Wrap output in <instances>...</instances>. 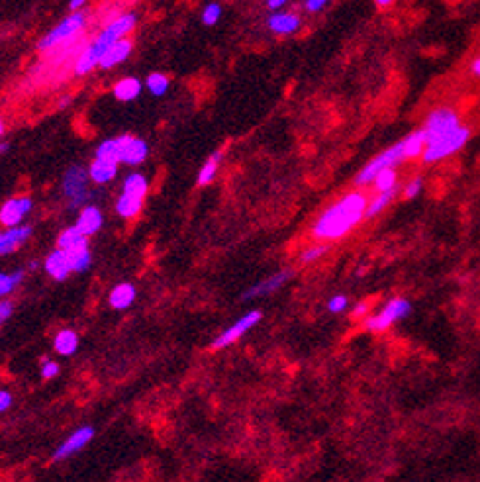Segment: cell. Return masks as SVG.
I'll return each mask as SVG.
<instances>
[{
	"mask_svg": "<svg viewBox=\"0 0 480 482\" xmlns=\"http://www.w3.org/2000/svg\"><path fill=\"white\" fill-rule=\"evenodd\" d=\"M131 49H134L131 39L128 38L118 39V41H114V44L104 51V55H102V59H100L99 63V67L100 69H112V67L120 65V63H124L128 57H130Z\"/></svg>",
	"mask_w": 480,
	"mask_h": 482,
	"instance_id": "18",
	"label": "cell"
},
{
	"mask_svg": "<svg viewBox=\"0 0 480 482\" xmlns=\"http://www.w3.org/2000/svg\"><path fill=\"white\" fill-rule=\"evenodd\" d=\"M81 245H89V238H86L76 226L65 228V230L57 236V247L63 249V251L75 249V247H81Z\"/></svg>",
	"mask_w": 480,
	"mask_h": 482,
	"instance_id": "28",
	"label": "cell"
},
{
	"mask_svg": "<svg viewBox=\"0 0 480 482\" xmlns=\"http://www.w3.org/2000/svg\"><path fill=\"white\" fill-rule=\"evenodd\" d=\"M369 196L363 191H349L341 199L331 202L312 224V238L316 241H339L365 220Z\"/></svg>",
	"mask_w": 480,
	"mask_h": 482,
	"instance_id": "1",
	"label": "cell"
},
{
	"mask_svg": "<svg viewBox=\"0 0 480 482\" xmlns=\"http://www.w3.org/2000/svg\"><path fill=\"white\" fill-rule=\"evenodd\" d=\"M411 314V302L406 298H392L390 302L384 304L379 314L366 316L363 320V326H365L366 331L371 333H384L389 331L396 321L406 320L408 316Z\"/></svg>",
	"mask_w": 480,
	"mask_h": 482,
	"instance_id": "7",
	"label": "cell"
},
{
	"mask_svg": "<svg viewBox=\"0 0 480 482\" xmlns=\"http://www.w3.org/2000/svg\"><path fill=\"white\" fill-rule=\"evenodd\" d=\"M118 167L120 163L116 159H110V157H96L89 165V176L94 184H108L112 183L118 175Z\"/></svg>",
	"mask_w": 480,
	"mask_h": 482,
	"instance_id": "17",
	"label": "cell"
},
{
	"mask_svg": "<svg viewBox=\"0 0 480 482\" xmlns=\"http://www.w3.org/2000/svg\"><path fill=\"white\" fill-rule=\"evenodd\" d=\"M59 363L54 359H44L41 361V367H39V373H41V378H46V381H51L55 376L59 375Z\"/></svg>",
	"mask_w": 480,
	"mask_h": 482,
	"instance_id": "36",
	"label": "cell"
},
{
	"mask_svg": "<svg viewBox=\"0 0 480 482\" xmlns=\"http://www.w3.org/2000/svg\"><path fill=\"white\" fill-rule=\"evenodd\" d=\"M86 20H89V14L84 10L71 12L67 18H63L61 22L55 26L54 30H49L44 38L39 39L38 49L41 54H47V51H51L55 47L73 41V39L81 36V31L86 26Z\"/></svg>",
	"mask_w": 480,
	"mask_h": 482,
	"instance_id": "4",
	"label": "cell"
},
{
	"mask_svg": "<svg viewBox=\"0 0 480 482\" xmlns=\"http://www.w3.org/2000/svg\"><path fill=\"white\" fill-rule=\"evenodd\" d=\"M34 208V200L30 196H12L0 206V224L4 228L22 226L24 218L30 214Z\"/></svg>",
	"mask_w": 480,
	"mask_h": 482,
	"instance_id": "11",
	"label": "cell"
},
{
	"mask_svg": "<svg viewBox=\"0 0 480 482\" xmlns=\"http://www.w3.org/2000/svg\"><path fill=\"white\" fill-rule=\"evenodd\" d=\"M421 189H424V179L421 176H414L410 183L404 186V199H416V196H419Z\"/></svg>",
	"mask_w": 480,
	"mask_h": 482,
	"instance_id": "37",
	"label": "cell"
},
{
	"mask_svg": "<svg viewBox=\"0 0 480 482\" xmlns=\"http://www.w3.org/2000/svg\"><path fill=\"white\" fill-rule=\"evenodd\" d=\"M396 196H398V186L396 189H392V191L376 192L373 199L369 200V204H366L365 220H373V218H376L379 214H382V212L394 202Z\"/></svg>",
	"mask_w": 480,
	"mask_h": 482,
	"instance_id": "23",
	"label": "cell"
},
{
	"mask_svg": "<svg viewBox=\"0 0 480 482\" xmlns=\"http://www.w3.org/2000/svg\"><path fill=\"white\" fill-rule=\"evenodd\" d=\"M4 136V122H2V118H0V138Z\"/></svg>",
	"mask_w": 480,
	"mask_h": 482,
	"instance_id": "48",
	"label": "cell"
},
{
	"mask_svg": "<svg viewBox=\"0 0 480 482\" xmlns=\"http://www.w3.org/2000/svg\"><path fill=\"white\" fill-rule=\"evenodd\" d=\"M12 402H14V396H12L6 388H0V413L10 410V408H12Z\"/></svg>",
	"mask_w": 480,
	"mask_h": 482,
	"instance_id": "41",
	"label": "cell"
},
{
	"mask_svg": "<svg viewBox=\"0 0 480 482\" xmlns=\"http://www.w3.org/2000/svg\"><path fill=\"white\" fill-rule=\"evenodd\" d=\"M96 157H110L116 159L120 165H130V167H137L141 165L147 155H149V146L147 141L130 134H122V136H116V138L104 139L96 151Z\"/></svg>",
	"mask_w": 480,
	"mask_h": 482,
	"instance_id": "3",
	"label": "cell"
},
{
	"mask_svg": "<svg viewBox=\"0 0 480 482\" xmlns=\"http://www.w3.org/2000/svg\"><path fill=\"white\" fill-rule=\"evenodd\" d=\"M89 171H84L81 165H73L65 171L61 183V191L65 194V199L69 200V206L71 208H81L84 206V202L91 199V192L86 189L89 184Z\"/></svg>",
	"mask_w": 480,
	"mask_h": 482,
	"instance_id": "9",
	"label": "cell"
},
{
	"mask_svg": "<svg viewBox=\"0 0 480 482\" xmlns=\"http://www.w3.org/2000/svg\"><path fill=\"white\" fill-rule=\"evenodd\" d=\"M34 268H38V263H36V261H34V263H30V265H28V271H34Z\"/></svg>",
	"mask_w": 480,
	"mask_h": 482,
	"instance_id": "49",
	"label": "cell"
},
{
	"mask_svg": "<svg viewBox=\"0 0 480 482\" xmlns=\"http://www.w3.org/2000/svg\"><path fill=\"white\" fill-rule=\"evenodd\" d=\"M67 257L73 273H84L92 265V251L89 245H81V247H75V249H69Z\"/></svg>",
	"mask_w": 480,
	"mask_h": 482,
	"instance_id": "27",
	"label": "cell"
},
{
	"mask_svg": "<svg viewBox=\"0 0 480 482\" xmlns=\"http://www.w3.org/2000/svg\"><path fill=\"white\" fill-rule=\"evenodd\" d=\"M329 247L326 241H318V243L310 245V247H306L304 251L300 253V263L302 265H310V263H316V261H320L321 257H326L329 253Z\"/></svg>",
	"mask_w": 480,
	"mask_h": 482,
	"instance_id": "32",
	"label": "cell"
},
{
	"mask_svg": "<svg viewBox=\"0 0 480 482\" xmlns=\"http://www.w3.org/2000/svg\"><path fill=\"white\" fill-rule=\"evenodd\" d=\"M137 291L136 286L131 283H120L116 284L114 288L110 291V296H108V304L114 310H128V308L136 302Z\"/></svg>",
	"mask_w": 480,
	"mask_h": 482,
	"instance_id": "20",
	"label": "cell"
},
{
	"mask_svg": "<svg viewBox=\"0 0 480 482\" xmlns=\"http://www.w3.org/2000/svg\"><path fill=\"white\" fill-rule=\"evenodd\" d=\"M24 276H26V268H18L12 273L0 271V300L6 298L10 292H14L16 286L24 281Z\"/></svg>",
	"mask_w": 480,
	"mask_h": 482,
	"instance_id": "30",
	"label": "cell"
},
{
	"mask_svg": "<svg viewBox=\"0 0 480 482\" xmlns=\"http://www.w3.org/2000/svg\"><path fill=\"white\" fill-rule=\"evenodd\" d=\"M373 186L376 192H384V191H392V189H396L398 186L396 169H384V171H381L379 175L374 176Z\"/></svg>",
	"mask_w": 480,
	"mask_h": 482,
	"instance_id": "31",
	"label": "cell"
},
{
	"mask_svg": "<svg viewBox=\"0 0 480 482\" xmlns=\"http://www.w3.org/2000/svg\"><path fill=\"white\" fill-rule=\"evenodd\" d=\"M137 26V16L134 12H126V14H118L112 20H108V24L102 28V30L94 36V39H91L84 49L81 51V55L76 57L75 67H73V73L76 77H84L92 71L99 67L102 55L106 51L108 47L112 46L118 39L126 38L128 34L136 30Z\"/></svg>",
	"mask_w": 480,
	"mask_h": 482,
	"instance_id": "2",
	"label": "cell"
},
{
	"mask_svg": "<svg viewBox=\"0 0 480 482\" xmlns=\"http://www.w3.org/2000/svg\"><path fill=\"white\" fill-rule=\"evenodd\" d=\"M86 2H89V0H71V2H69V10H71V12H79V10H83V8L86 6Z\"/></svg>",
	"mask_w": 480,
	"mask_h": 482,
	"instance_id": "42",
	"label": "cell"
},
{
	"mask_svg": "<svg viewBox=\"0 0 480 482\" xmlns=\"http://www.w3.org/2000/svg\"><path fill=\"white\" fill-rule=\"evenodd\" d=\"M371 302L369 300H365V302H359L357 306L351 310V318L353 320H365L366 316H369V312H371Z\"/></svg>",
	"mask_w": 480,
	"mask_h": 482,
	"instance_id": "38",
	"label": "cell"
},
{
	"mask_svg": "<svg viewBox=\"0 0 480 482\" xmlns=\"http://www.w3.org/2000/svg\"><path fill=\"white\" fill-rule=\"evenodd\" d=\"M426 147H427V141L421 130L411 131V134H408V136L402 139V149H404L406 161L418 159V157H421L424 151H426Z\"/></svg>",
	"mask_w": 480,
	"mask_h": 482,
	"instance_id": "24",
	"label": "cell"
},
{
	"mask_svg": "<svg viewBox=\"0 0 480 482\" xmlns=\"http://www.w3.org/2000/svg\"><path fill=\"white\" fill-rule=\"evenodd\" d=\"M329 0H304V10L310 14H318L324 8L328 6Z\"/></svg>",
	"mask_w": 480,
	"mask_h": 482,
	"instance_id": "39",
	"label": "cell"
},
{
	"mask_svg": "<svg viewBox=\"0 0 480 482\" xmlns=\"http://www.w3.org/2000/svg\"><path fill=\"white\" fill-rule=\"evenodd\" d=\"M267 28L276 36H292L302 28V18L296 12H286V10H276L269 16Z\"/></svg>",
	"mask_w": 480,
	"mask_h": 482,
	"instance_id": "15",
	"label": "cell"
},
{
	"mask_svg": "<svg viewBox=\"0 0 480 482\" xmlns=\"http://www.w3.org/2000/svg\"><path fill=\"white\" fill-rule=\"evenodd\" d=\"M141 208H144V199H136L124 192H120V196L116 200V212L124 220H134L141 212Z\"/></svg>",
	"mask_w": 480,
	"mask_h": 482,
	"instance_id": "25",
	"label": "cell"
},
{
	"mask_svg": "<svg viewBox=\"0 0 480 482\" xmlns=\"http://www.w3.org/2000/svg\"><path fill=\"white\" fill-rule=\"evenodd\" d=\"M71 104V96H65V99H61V102H59V108H65Z\"/></svg>",
	"mask_w": 480,
	"mask_h": 482,
	"instance_id": "47",
	"label": "cell"
},
{
	"mask_svg": "<svg viewBox=\"0 0 480 482\" xmlns=\"http://www.w3.org/2000/svg\"><path fill=\"white\" fill-rule=\"evenodd\" d=\"M347 308H349V298L345 294H334L328 300V312H331V314H343Z\"/></svg>",
	"mask_w": 480,
	"mask_h": 482,
	"instance_id": "35",
	"label": "cell"
},
{
	"mask_svg": "<svg viewBox=\"0 0 480 482\" xmlns=\"http://www.w3.org/2000/svg\"><path fill=\"white\" fill-rule=\"evenodd\" d=\"M147 191H149V181H147V176L144 173H130L124 179V194H130V196H136V199H145Z\"/></svg>",
	"mask_w": 480,
	"mask_h": 482,
	"instance_id": "26",
	"label": "cell"
},
{
	"mask_svg": "<svg viewBox=\"0 0 480 482\" xmlns=\"http://www.w3.org/2000/svg\"><path fill=\"white\" fill-rule=\"evenodd\" d=\"M44 268H46V273L54 281H65L73 271H71V263H69V257H67V251H63V249H54V251L49 253L46 257V261H44Z\"/></svg>",
	"mask_w": 480,
	"mask_h": 482,
	"instance_id": "19",
	"label": "cell"
},
{
	"mask_svg": "<svg viewBox=\"0 0 480 482\" xmlns=\"http://www.w3.org/2000/svg\"><path fill=\"white\" fill-rule=\"evenodd\" d=\"M145 86L153 96H165L169 91V77L163 73H151L145 79Z\"/></svg>",
	"mask_w": 480,
	"mask_h": 482,
	"instance_id": "33",
	"label": "cell"
},
{
	"mask_svg": "<svg viewBox=\"0 0 480 482\" xmlns=\"http://www.w3.org/2000/svg\"><path fill=\"white\" fill-rule=\"evenodd\" d=\"M8 149H10V146H8L6 141H4V144H2V141H0V155H4V154H6Z\"/></svg>",
	"mask_w": 480,
	"mask_h": 482,
	"instance_id": "46",
	"label": "cell"
},
{
	"mask_svg": "<svg viewBox=\"0 0 480 482\" xmlns=\"http://www.w3.org/2000/svg\"><path fill=\"white\" fill-rule=\"evenodd\" d=\"M141 91H144V84H141L139 79L124 77L114 84L112 94H114V99L120 100V102H131V100H136L137 96L141 94Z\"/></svg>",
	"mask_w": 480,
	"mask_h": 482,
	"instance_id": "21",
	"label": "cell"
},
{
	"mask_svg": "<svg viewBox=\"0 0 480 482\" xmlns=\"http://www.w3.org/2000/svg\"><path fill=\"white\" fill-rule=\"evenodd\" d=\"M459 126H461V116L457 110L451 106H439L427 114L426 122L419 130L424 131L427 144H434L437 139L445 138L453 130H457Z\"/></svg>",
	"mask_w": 480,
	"mask_h": 482,
	"instance_id": "8",
	"label": "cell"
},
{
	"mask_svg": "<svg viewBox=\"0 0 480 482\" xmlns=\"http://www.w3.org/2000/svg\"><path fill=\"white\" fill-rule=\"evenodd\" d=\"M92 437H94V428H92V426H81V428H76L75 431H73V433H71V436L55 449L51 461H54V463H59V461H65L69 459V457H73L75 453L83 451L84 447L92 441Z\"/></svg>",
	"mask_w": 480,
	"mask_h": 482,
	"instance_id": "12",
	"label": "cell"
},
{
	"mask_svg": "<svg viewBox=\"0 0 480 482\" xmlns=\"http://www.w3.org/2000/svg\"><path fill=\"white\" fill-rule=\"evenodd\" d=\"M31 234H34V228H31L30 224H22V226H16V228L0 230V257L10 255L16 249H20L31 238Z\"/></svg>",
	"mask_w": 480,
	"mask_h": 482,
	"instance_id": "14",
	"label": "cell"
},
{
	"mask_svg": "<svg viewBox=\"0 0 480 482\" xmlns=\"http://www.w3.org/2000/svg\"><path fill=\"white\" fill-rule=\"evenodd\" d=\"M221 157H224V151H214L208 159H206V163L200 167L199 171V176H196V184L199 186H206V184H210L216 179V175H218V169H220V163H221Z\"/></svg>",
	"mask_w": 480,
	"mask_h": 482,
	"instance_id": "29",
	"label": "cell"
},
{
	"mask_svg": "<svg viewBox=\"0 0 480 482\" xmlns=\"http://www.w3.org/2000/svg\"><path fill=\"white\" fill-rule=\"evenodd\" d=\"M373 2L379 8H389V6H392V4H394L396 0H373Z\"/></svg>",
	"mask_w": 480,
	"mask_h": 482,
	"instance_id": "45",
	"label": "cell"
},
{
	"mask_svg": "<svg viewBox=\"0 0 480 482\" xmlns=\"http://www.w3.org/2000/svg\"><path fill=\"white\" fill-rule=\"evenodd\" d=\"M75 226L79 230L83 231L86 238H91L94 234H99L104 226V214L99 206L94 204H86L79 210V216H76Z\"/></svg>",
	"mask_w": 480,
	"mask_h": 482,
	"instance_id": "16",
	"label": "cell"
},
{
	"mask_svg": "<svg viewBox=\"0 0 480 482\" xmlns=\"http://www.w3.org/2000/svg\"><path fill=\"white\" fill-rule=\"evenodd\" d=\"M221 18V6L218 2H210L206 4L204 10H202V24L204 26H216L220 22Z\"/></svg>",
	"mask_w": 480,
	"mask_h": 482,
	"instance_id": "34",
	"label": "cell"
},
{
	"mask_svg": "<svg viewBox=\"0 0 480 482\" xmlns=\"http://www.w3.org/2000/svg\"><path fill=\"white\" fill-rule=\"evenodd\" d=\"M469 139H471V128L461 124L457 130H453L451 134H447L445 138L437 139L434 144H427L426 151L421 155V161H424L426 165L439 163V161L447 159L451 155L459 154V151L466 146Z\"/></svg>",
	"mask_w": 480,
	"mask_h": 482,
	"instance_id": "5",
	"label": "cell"
},
{
	"mask_svg": "<svg viewBox=\"0 0 480 482\" xmlns=\"http://www.w3.org/2000/svg\"><path fill=\"white\" fill-rule=\"evenodd\" d=\"M286 2H289V0H267V8L271 12H276V10H281Z\"/></svg>",
	"mask_w": 480,
	"mask_h": 482,
	"instance_id": "43",
	"label": "cell"
},
{
	"mask_svg": "<svg viewBox=\"0 0 480 482\" xmlns=\"http://www.w3.org/2000/svg\"><path fill=\"white\" fill-rule=\"evenodd\" d=\"M471 73L474 77H480V57H476L473 63H471Z\"/></svg>",
	"mask_w": 480,
	"mask_h": 482,
	"instance_id": "44",
	"label": "cell"
},
{
	"mask_svg": "<svg viewBox=\"0 0 480 482\" xmlns=\"http://www.w3.org/2000/svg\"><path fill=\"white\" fill-rule=\"evenodd\" d=\"M406 161L404 149H402V141H398L394 146H390L389 149H384L379 155H374L373 159L366 163L365 167L361 169L355 176V186L363 189L373 184L374 176L379 175L384 169H396L398 165H402Z\"/></svg>",
	"mask_w": 480,
	"mask_h": 482,
	"instance_id": "6",
	"label": "cell"
},
{
	"mask_svg": "<svg viewBox=\"0 0 480 482\" xmlns=\"http://www.w3.org/2000/svg\"><path fill=\"white\" fill-rule=\"evenodd\" d=\"M12 312H14V302H10L6 298L0 300V326L12 316Z\"/></svg>",
	"mask_w": 480,
	"mask_h": 482,
	"instance_id": "40",
	"label": "cell"
},
{
	"mask_svg": "<svg viewBox=\"0 0 480 482\" xmlns=\"http://www.w3.org/2000/svg\"><path fill=\"white\" fill-rule=\"evenodd\" d=\"M263 320V312L261 310H249L247 314H244L239 320H236L228 329H224L220 336L214 339L212 347L214 349H226L229 345L237 343L241 337L253 329L259 321Z\"/></svg>",
	"mask_w": 480,
	"mask_h": 482,
	"instance_id": "10",
	"label": "cell"
},
{
	"mask_svg": "<svg viewBox=\"0 0 480 482\" xmlns=\"http://www.w3.org/2000/svg\"><path fill=\"white\" fill-rule=\"evenodd\" d=\"M54 349L59 355H65V357L75 355L76 349H79V333H76L75 329L69 328L57 331L54 337Z\"/></svg>",
	"mask_w": 480,
	"mask_h": 482,
	"instance_id": "22",
	"label": "cell"
},
{
	"mask_svg": "<svg viewBox=\"0 0 480 482\" xmlns=\"http://www.w3.org/2000/svg\"><path fill=\"white\" fill-rule=\"evenodd\" d=\"M292 275H294V271H292V268H282V271H279V273L267 276L265 281L253 284L251 288L244 294V300L263 298V296H269V294H273V292L281 291L282 286H284V284L289 283L290 278H292Z\"/></svg>",
	"mask_w": 480,
	"mask_h": 482,
	"instance_id": "13",
	"label": "cell"
}]
</instances>
